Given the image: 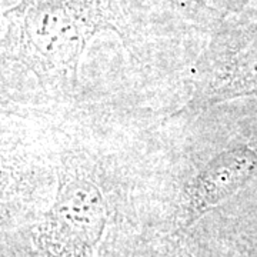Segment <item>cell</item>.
<instances>
[{
	"label": "cell",
	"mask_w": 257,
	"mask_h": 257,
	"mask_svg": "<svg viewBox=\"0 0 257 257\" xmlns=\"http://www.w3.org/2000/svg\"><path fill=\"white\" fill-rule=\"evenodd\" d=\"M104 207L90 183L73 182L60 192L39 236L47 257H83L100 237Z\"/></svg>",
	"instance_id": "2"
},
{
	"label": "cell",
	"mask_w": 257,
	"mask_h": 257,
	"mask_svg": "<svg viewBox=\"0 0 257 257\" xmlns=\"http://www.w3.org/2000/svg\"><path fill=\"white\" fill-rule=\"evenodd\" d=\"M240 0H117L120 33L139 22L157 25L177 20L189 28L217 32L239 8Z\"/></svg>",
	"instance_id": "3"
},
{
	"label": "cell",
	"mask_w": 257,
	"mask_h": 257,
	"mask_svg": "<svg viewBox=\"0 0 257 257\" xmlns=\"http://www.w3.org/2000/svg\"><path fill=\"white\" fill-rule=\"evenodd\" d=\"M257 156L246 147L214 157L196 177L189 194L190 219H196L240 189L254 173Z\"/></svg>",
	"instance_id": "4"
},
{
	"label": "cell",
	"mask_w": 257,
	"mask_h": 257,
	"mask_svg": "<svg viewBox=\"0 0 257 257\" xmlns=\"http://www.w3.org/2000/svg\"><path fill=\"white\" fill-rule=\"evenodd\" d=\"M5 43L23 63L73 70L86 43L104 29L119 30L117 0H20L3 15Z\"/></svg>",
	"instance_id": "1"
}]
</instances>
